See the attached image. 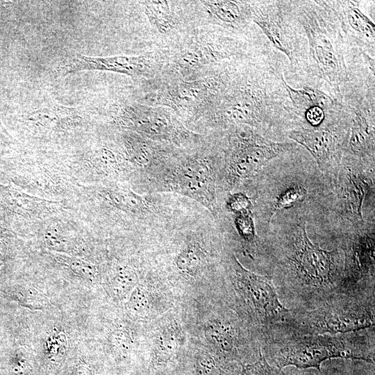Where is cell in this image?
<instances>
[{
	"instance_id": "6da1fadb",
	"label": "cell",
	"mask_w": 375,
	"mask_h": 375,
	"mask_svg": "<svg viewBox=\"0 0 375 375\" xmlns=\"http://www.w3.org/2000/svg\"><path fill=\"white\" fill-rule=\"evenodd\" d=\"M287 67L272 47L241 58L228 87L203 117L210 126L228 129L246 125L262 135L288 134L305 126L285 87Z\"/></svg>"
},
{
	"instance_id": "7a4b0ae2",
	"label": "cell",
	"mask_w": 375,
	"mask_h": 375,
	"mask_svg": "<svg viewBox=\"0 0 375 375\" xmlns=\"http://www.w3.org/2000/svg\"><path fill=\"white\" fill-rule=\"evenodd\" d=\"M281 248L278 272L269 277L288 309H312L340 293L344 268L341 251L324 250L313 244L304 223Z\"/></svg>"
},
{
	"instance_id": "3957f363",
	"label": "cell",
	"mask_w": 375,
	"mask_h": 375,
	"mask_svg": "<svg viewBox=\"0 0 375 375\" xmlns=\"http://www.w3.org/2000/svg\"><path fill=\"white\" fill-rule=\"evenodd\" d=\"M308 41V58L301 86L315 87L342 103L349 84L347 46L337 17L326 1H292Z\"/></svg>"
},
{
	"instance_id": "277c9868",
	"label": "cell",
	"mask_w": 375,
	"mask_h": 375,
	"mask_svg": "<svg viewBox=\"0 0 375 375\" xmlns=\"http://www.w3.org/2000/svg\"><path fill=\"white\" fill-rule=\"evenodd\" d=\"M335 335H301L272 327L262 338L260 349L273 366L320 371L323 362L335 358L374 363V328Z\"/></svg>"
},
{
	"instance_id": "5b68a950",
	"label": "cell",
	"mask_w": 375,
	"mask_h": 375,
	"mask_svg": "<svg viewBox=\"0 0 375 375\" xmlns=\"http://www.w3.org/2000/svg\"><path fill=\"white\" fill-rule=\"evenodd\" d=\"M374 293H339L312 309L290 310L280 329L301 335H335L374 328Z\"/></svg>"
},
{
	"instance_id": "8992f818",
	"label": "cell",
	"mask_w": 375,
	"mask_h": 375,
	"mask_svg": "<svg viewBox=\"0 0 375 375\" xmlns=\"http://www.w3.org/2000/svg\"><path fill=\"white\" fill-rule=\"evenodd\" d=\"M238 60L226 62L198 78L153 83L156 86L147 92V104L169 108L186 119L203 117L228 87Z\"/></svg>"
},
{
	"instance_id": "52a82bcc",
	"label": "cell",
	"mask_w": 375,
	"mask_h": 375,
	"mask_svg": "<svg viewBox=\"0 0 375 375\" xmlns=\"http://www.w3.org/2000/svg\"><path fill=\"white\" fill-rule=\"evenodd\" d=\"M251 22L271 46L288 60L284 77L300 83L308 58V41L292 1H249Z\"/></svg>"
},
{
	"instance_id": "ba28073f",
	"label": "cell",
	"mask_w": 375,
	"mask_h": 375,
	"mask_svg": "<svg viewBox=\"0 0 375 375\" xmlns=\"http://www.w3.org/2000/svg\"><path fill=\"white\" fill-rule=\"evenodd\" d=\"M325 118L317 127H298L288 137L305 147L315 158L322 172L336 181L347 149L351 113L347 106L337 102L324 111Z\"/></svg>"
},
{
	"instance_id": "9c48e42d",
	"label": "cell",
	"mask_w": 375,
	"mask_h": 375,
	"mask_svg": "<svg viewBox=\"0 0 375 375\" xmlns=\"http://www.w3.org/2000/svg\"><path fill=\"white\" fill-rule=\"evenodd\" d=\"M224 181L226 189H233L256 175L267 162L291 151L294 142H277L246 125L228 128Z\"/></svg>"
},
{
	"instance_id": "30bf717a",
	"label": "cell",
	"mask_w": 375,
	"mask_h": 375,
	"mask_svg": "<svg viewBox=\"0 0 375 375\" xmlns=\"http://www.w3.org/2000/svg\"><path fill=\"white\" fill-rule=\"evenodd\" d=\"M231 271L236 296L256 326L260 343L262 337L282 322L290 310L283 304L269 276L247 269L235 256L231 258Z\"/></svg>"
},
{
	"instance_id": "8fae6325",
	"label": "cell",
	"mask_w": 375,
	"mask_h": 375,
	"mask_svg": "<svg viewBox=\"0 0 375 375\" xmlns=\"http://www.w3.org/2000/svg\"><path fill=\"white\" fill-rule=\"evenodd\" d=\"M158 185L160 191L188 197L217 214L213 171L209 159L203 156L189 155L173 162L163 171Z\"/></svg>"
},
{
	"instance_id": "7c38bea8",
	"label": "cell",
	"mask_w": 375,
	"mask_h": 375,
	"mask_svg": "<svg viewBox=\"0 0 375 375\" xmlns=\"http://www.w3.org/2000/svg\"><path fill=\"white\" fill-rule=\"evenodd\" d=\"M126 124L152 141L168 142L182 147L193 144L199 135L189 130L169 108L136 104L126 108Z\"/></svg>"
},
{
	"instance_id": "4fadbf2b",
	"label": "cell",
	"mask_w": 375,
	"mask_h": 375,
	"mask_svg": "<svg viewBox=\"0 0 375 375\" xmlns=\"http://www.w3.org/2000/svg\"><path fill=\"white\" fill-rule=\"evenodd\" d=\"M344 268L340 293H374V235L358 234L347 239L342 248Z\"/></svg>"
},
{
	"instance_id": "5bb4252c",
	"label": "cell",
	"mask_w": 375,
	"mask_h": 375,
	"mask_svg": "<svg viewBox=\"0 0 375 375\" xmlns=\"http://www.w3.org/2000/svg\"><path fill=\"white\" fill-rule=\"evenodd\" d=\"M156 67V61L151 54L99 57L75 53L60 64L57 71L65 76L83 70H100L151 79Z\"/></svg>"
},
{
	"instance_id": "9a60e30c",
	"label": "cell",
	"mask_w": 375,
	"mask_h": 375,
	"mask_svg": "<svg viewBox=\"0 0 375 375\" xmlns=\"http://www.w3.org/2000/svg\"><path fill=\"white\" fill-rule=\"evenodd\" d=\"M363 1H326L340 24L349 48L375 58V24L362 11Z\"/></svg>"
},
{
	"instance_id": "2e32d148",
	"label": "cell",
	"mask_w": 375,
	"mask_h": 375,
	"mask_svg": "<svg viewBox=\"0 0 375 375\" xmlns=\"http://www.w3.org/2000/svg\"><path fill=\"white\" fill-rule=\"evenodd\" d=\"M201 5L211 21L222 28L240 33H250L249 1H202Z\"/></svg>"
},
{
	"instance_id": "e0dca14e",
	"label": "cell",
	"mask_w": 375,
	"mask_h": 375,
	"mask_svg": "<svg viewBox=\"0 0 375 375\" xmlns=\"http://www.w3.org/2000/svg\"><path fill=\"white\" fill-rule=\"evenodd\" d=\"M343 179L342 200L345 212L353 221H362V208L372 190V181L349 167Z\"/></svg>"
},
{
	"instance_id": "ac0fdd59",
	"label": "cell",
	"mask_w": 375,
	"mask_h": 375,
	"mask_svg": "<svg viewBox=\"0 0 375 375\" xmlns=\"http://www.w3.org/2000/svg\"><path fill=\"white\" fill-rule=\"evenodd\" d=\"M284 84L289 98L297 115L304 119L305 111L312 107L319 106L327 110L338 102L321 90L309 85L293 88L284 77Z\"/></svg>"
},
{
	"instance_id": "d6986e66",
	"label": "cell",
	"mask_w": 375,
	"mask_h": 375,
	"mask_svg": "<svg viewBox=\"0 0 375 375\" xmlns=\"http://www.w3.org/2000/svg\"><path fill=\"white\" fill-rule=\"evenodd\" d=\"M206 336L213 347L223 354L234 357L238 352V331L230 322L215 319L206 328Z\"/></svg>"
},
{
	"instance_id": "ffe728a7",
	"label": "cell",
	"mask_w": 375,
	"mask_h": 375,
	"mask_svg": "<svg viewBox=\"0 0 375 375\" xmlns=\"http://www.w3.org/2000/svg\"><path fill=\"white\" fill-rule=\"evenodd\" d=\"M108 195L115 205L136 215H149L156 210L149 197L138 194L127 188H117L110 191Z\"/></svg>"
},
{
	"instance_id": "44dd1931",
	"label": "cell",
	"mask_w": 375,
	"mask_h": 375,
	"mask_svg": "<svg viewBox=\"0 0 375 375\" xmlns=\"http://www.w3.org/2000/svg\"><path fill=\"white\" fill-rule=\"evenodd\" d=\"M143 11L151 26L160 33L171 32L176 22L168 1H144Z\"/></svg>"
},
{
	"instance_id": "7402d4cb",
	"label": "cell",
	"mask_w": 375,
	"mask_h": 375,
	"mask_svg": "<svg viewBox=\"0 0 375 375\" xmlns=\"http://www.w3.org/2000/svg\"><path fill=\"white\" fill-rule=\"evenodd\" d=\"M175 263L181 273L193 276L204 267L206 256L198 246L190 244L178 253Z\"/></svg>"
},
{
	"instance_id": "603a6c76",
	"label": "cell",
	"mask_w": 375,
	"mask_h": 375,
	"mask_svg": "<svg viewBox=\"0 0 375 375\" xmlns=\"http://www.w3.org/2000/svg\"><path fill=\"white\" fill-rule=\"evenodd\" d=\"M138 283L135 272L128 266L120 267L112 281L115 293L121 298L126 297L135 289Z\"/></svg>"
},
{
	"instance_id": "cb8c5ba5",
	"label": "cell",
	"mask_w": 375,
	"mask_h": 375,
	"mask_svg": "<svg viewBox=\"0 0 375 375\" xmlns=\"http://www.w3.org/2000/svg\"><path fill=\"white\" fill-rule=\"evenodd\" d=\"M306 195L307 191L302 186L294 185L286 188L276 197L270 219L277 210L292 207L304 200Z\"/></svg>"
},
{
	"instance_id": "d4e9b609",
	"label": "cell",
	"mask_w": 375,
	"mask_h": 375,
	"mask_svg": "<svg viewBox=\"0 0 375 375\" xmlns=\"http://www.w3.org/2000/svg\"><path fill=\"white\" fill-rule=\"evenodd\" d=\"M178 341L176 335L170 331L162 333L158 338L155 348V358L158 362L168 361L176 351Z\"/></svg>"
},
{
	"instance_id": "484cf974",
	"label": "cell",
	"mask_w": 375,
	"mask_h": 375,
	"mask_svg": "<svg viewBox=\"0 0 375 375\" xmlns=\"http://www.w3.org/2000/svg\"><path fill=\"white\" fill-rule=\"evenodd\" d=\"M241 375H283V374L281 369L270 364L260 351L256 362L243 366Z\"/></svg>"
},
{
	"instance_id": "4316f807",
	"label": "cell",
	"mask_w": 375,
	"mask_h": 375,
	"mask_svg": "<svg viewBox=\"0 0 375 375\" xmlns=\"http://www.w3.org/2000/svg\"><path fill=\"white\" fill-rule=\"evenodd\" d=\"M149 304V294L142 286H136L129 296L127 308L134 312L144 310Z\"/></svg>"
},
{
	"instance_id": "83f0119b",
	"label": "cell",
	"mask_w": 375,
	"mask_h": 375,
	"mask_svg": "<svg viewBox=\"0 0 375 375\" xmlns=\"http://www.w3.org/2000/svg\"><path fill=\"white\" fill-rule=\"evenodd\" d=\"M236 228L242 238L248 242H251L255 239L256 231L253 220L250 215H238L235 219Z\"/></svg>"
},
{
	"instance_id": "f1b7e54d",
	"label": "cell",
	"mask_w": 375,
	"mask_h": 375,
	"mask_svg": "<svg viewBox=\"0 0 375 375\" xmlns=\"http://www.w3.org/2000/svg\"><path fill=\"white\" fill-rule=\"evenodd\" d=\"M228 208L238 215H249L252 204L248 197L242 193L231 194L227 201Z\"/></svg>"
},
{
	"instance_id": "f546056e",
	"label": "cell",
	"mask_w": 375,
	"mask_h": 375,
	"mask_svg": "<svg viewBox=\"0 0 375 375\" xmlns=\"http://www.w3.org/2000/svg\"><path fill=\"white\" fill-rule=\"evenodd\" d=\"M109 341L113 349L121 353H126L131 346V338L128 333L120 329L115 330L109 337Z\"/></svg>"
},
{
	"instance_id": "4dcf8cb0",
	"label": "cell",
	"mask_w": 375,
	"mask_h": 375,
	"mask_svg": "<svg viewBox=\"0 0 375 375\" xmlns=\"http://www.w3.org/2000/svg\"><path fill=\"white\" fill-rule=\"evenodd\" d=\"M70 267L77 274L89 278H94L98 274L97 269L94 265L83 260H73L70 263Z\"/></svg>"
},
{
	"instance_id": "1f68e13d",
	"label": "cell",
	"mask_w": 375,
	"mask_h": 375,
	"mask_svg": "<svg viewBox=\"0 0 375 375\" xmlns=\"http://www.w3.org/2000/svg\"><path fill=\"white\" fill-rule=\"evenodd\" d=\"M303 117L306 125L315 128L322 124L325 118V112L322 108L312 106L305 111Z\"/></svg>"
},
{
	"instance_id": "d6a6232c",
	"label": "cell",
	"mask_w": 375,
	"mask_h": 375,
	"mask_svg": "<svg viewBox=\"0 0 375 375\" xmlns=\"http://www.w3.org/2000/svg\"><path fill=\"white\" fill-rule=\"evenodd\" d=\"M197 366L201 373L208 375L215 370L216 365L215 360L210 355L203 353L198 358Z\"/></svg>"
}]
</instances>
